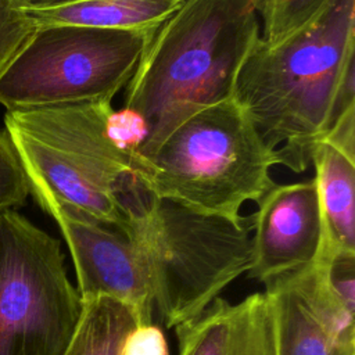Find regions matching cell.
I'll return each instance as SVG.
<instances>
[{"instance_id":"3","label":"cell","mask_w":355,"mask_h":355,"mask_svg":"<svg viewBox=\"0 0 355 355\" xmlns=\"http://www.w3.org/2000/svg\"><path fill=\"white\" fill-rule=\"evenodd\" d=\"M111 103L6 111L4 130L29 194L44 212L67 205L125 233L126 202L141 186L135 151L118 148L107 136Z\"/></svg>"},{"instance_id":"20","label":"cell","mask_w":355,"mask_h":355,"mask_svg":"<svg viewBox=\"0 0 355 355\" xmlns=\"http://www.w3.org/2000/svg\"><path fill=\"white\" fill-rule=\"evenodd\" d=\"M320 141L330 144L347 158L355 161V108L338 116Z\"/></svg>"},{"instance_id":"9","label":"cell","mask_w":355,"mask_h":355,"mask_svg":"<svg viewBox=\"0 0 355 355\" xmlns=\"http://www.w3.org/2000/svg\"><path fill=\"white\" fill-rule=\"evenodd\" d=\"M47 214L57 222L69 248L80 298L111 297L135 311L139 326L153 323L151 286L135 243L71 207L54 205Z\"/></svg>"},{"instance_id":"8","label":"cell","mask_w":355,"mask_h":355,"mask_svg":"<svg viewBox=\"0 0 355 355\" xmlns=\"http://www.w3.org/2000/svg\"><path fill=\"white\" fill-rule=\"evenodd\" d=\"M265 286L276 355H355V309L336 295L319 262Z\"/></svg>"},{"instance_id":"4","label":"cell","mask_w":355,"mask_h":355,"mask_svg":"<svg viewBox=\"0 0 355 355\" xmlns=\"http://www.w3.org/2000/svg\"><path fill=\"white\" fill-rule=\"evenodd\" d=\"M135 157L136 179L151 197L234 222L275 184L270 172L280 165L234 97L194 112L154 153Z\"/></svg>"},{"instance_id":"2","label":"cell","mask_w":355,"mask_h":355,"mask_svg":"<svg viewBox=\"0 0 355 355\" xmlns=\"http://www.w3.org/2000/svg\"><path fill=\"white\" fill-rule=\"evenodd\" d=\"M355 54V0H331L308 26L277 46L261 37L244 58L233 97L280 165L301 173L323 139L338 82Z\"/></svg>"},{"instance_id":"16","label":"cell","mask_w":355,"mask_h":355,"mask_svg":"<svg viewBox=\"0 0 355 355\" xmlns=\"http://www.w3.org/2000/svg\"><path fill=\"white\" fill-rule=\"evenodd\" d=\"M36 26L21 0H0V78L28 43Z\"/></svg>"},{"instance_id":"17","label":"cell","mask_w":355,"mask_h":355,"mask_svg":"<svg viewBox=\"0 0 355 355\" xmlns=\"http://www.w3.org/2000/svg\"><path fill=\"white\" fill-rule=\"evenodd\" d=\"M29 186L6 130L0 129V214L24 205Z\"/></svg>"},{"instance_id":"12","label":"cell","mask_w":355,"mask_h":355,"mask_svg":"<svg viewBox=\"0 0 355 355\" xmlns=\"http://www.w3.org/2000/svg\"><path fill=\"white\" fill-rule=\"evenodd\" d=\"M311 164L322 225L316 261L355 255V161L320 141Z\"/></svg>"},{"instance_id":"14","label":"cell","mask_w":355,"mask_h":355,"mask_svg":"<svg viewBox=\"0 0 355 355\" xmlns=\"http://www.w3.org/2000/svg\"><path fill=\"white\" fill-rule=\"evenodd\" d=\"M82 302L78 327L64 355H119L126 334L139 326L135 311L105 295Z\"/></svg>"},{"instance_id":"22","label":"cell","mask_w":355,"mask_h":355,"mask_svg":"<svg viewBox=\"0 0 355 355\" xmlns=\"http://www.w3.org/2000/svg\"><path fill=\"white\" fill-rule=\"evenodd\" d=\"M251 1H254L255 4H258V3H259V1H262V0H251Z\"/></svg>"},{"instance_id":"15","label":"cell","mask_w":355,"mask_h":355,"mask_svg":"<svg viewBox=\"0 0 355 355\" xmlns=\"http://www.w3.org/2000/svg\"><path fill=\"white\" fill-rule=\"evenodd\" d=\"M331 0H262L257 4L261 40L277 46L315 21Z\"/></svg>"},{"instance_id":"18","label":"cell","mask_w":355,"mask_h":355,"mask_svg":"<svg viewBox=\"0 0 355 355\" xmlns=\"http://www.w3.org/2000/svg\"><path fill=\"white\" fill-rule=\"evenodd\" d=\"M108 139L121 150L137 151L148 139V123L146 118L132 110L123 107L122 110L112 111L105 125Z\"/></svg>"},{"instance_id":"21","label":"cell","mask_w":355,"mask_h":355,"mask_svg":"<svg viewBox=\"0 0 355 355\" xmlns=\"http://www.w3.org/2000/svg\"><path fill=\"white\" fill-rule=\"evenodd\" d=\"M21 1L25 4V7H44V6L68 3V1H75V0H21Z\"/></svg>"},{"instance_id":"6","label":"cell","mask_w":355,"mask_h":355,"mask_svg":"<svg viewBox=\"0 0 355 355\" xmlns=\"http://www.w3.org/2000/svg\"><path fill=\"white\" fill-rule=\"evenodd\" d=\"M82 308L60 240L17 209L0 214V355H64Z\"/></svg>"},{"instance_id":"5","label":"cell","mask_w":355,"mask_h":355,"mask_svg":"<svg viewBox=\"0 0 355 355\" xmlns=\"http://www.w3.org/2000/svg\"><path fill=\"white\" fill-rule=\"evenodd\" d=\"M126 234L146 265L153 305L166 327L201 313L250 269L252 218L234 222L139 193Z\"/></svg>"},{"instance_id":"10","label":"cell","mask_w":355,"mask_h":355,"mask_svg":"<svg viewBox=\"0 0 355 355\" xmlns=\"http://www.w3.org/2000/svg\"><path fill=\"white\" fill-rule=\"evenodd\" d=\"M251 215L250 275L266 284L316 261L322 244L315 180L273 184Z\"/></svg>"},{"instance_id":"19","label":"cell","mask_w":355,"mask_h":355,"mask_svg":"<svg viewBox=\"0 0 355 355\" xmlns=\"http://www.w3.org/2000/svg\"><path fill=\"white\" fill-rule=\"evenodd\" d=\"M119 355H169L162 330L154 323L133 327L125 337Z\"/></svg>"},{"instance_id":"13","label":"cell","mask_w":355,"mask_h":355,"mask_svg":"<svg viewBox=\"0 0 355 355\" xmlns=\"http://www.w3.org/2000/svg\"><path fill=\"white\" fill-rule=\"evenodd\" d=\"M184 0H75L44 7H26L37 28L83 26L154 35Z\"/></svg>"},{"instance_id":"7","label":"cell","mask_w":355,"mask_h":355,"mask_svg":"<svg viewBox=\"0 0 355 355\" xmlns=\"http://www.w3.org/2000/svg\"><path fill=\"white\" fill-rule=\"evenodd\" d=\"M151 36L83 26L37 28L0 78V104L6 111H21L112 100L130 80Z\"/></svg>"},{"instance_id":"11","label":"cell","mask_w":355,"mask_h":355,"mask_svg":"<svg viewBox=\"0 0 355 355\" xmlns=\"http://www.w3.org/2000/svg\"><path fill=\"white\" fill-rule=\"evenodd\" d=\"M175 329L179 355H276L265 293L250 294L236 304L218 297Z\"/></svg>"},{"instance_id":"1","label":"cell","mask_w":355,"mask_h":355,"mask_svg":"<svg viewBox=\"0 0 355 355\" xmlns=\"http://www.w3.org/2000/svg\"><path fill=\"white\" fill-rule=\"evenodd\" d=\"M261 36L251 0H184L146 43L125 107L148 123V155L194 112L233 97L239 69Z\"/></svg>"}]
</instances>
